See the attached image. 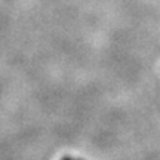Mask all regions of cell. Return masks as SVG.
<instances>
[{
    "label": "cell",
    "mask_w": 160,
    "mask_h": 160,
    "mask_svg": "<svg viewBox=\"0 0 160 160\" xmlns=\"http://www.w3.org/2000/svg\"><path fill=\"white\" fill-rule=\"evenodd\" d=\"M62 160H73V159H71V157H64Z\"/></svg>",
    "instance_id": "6da1fadb"
}]
</instances>
